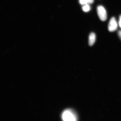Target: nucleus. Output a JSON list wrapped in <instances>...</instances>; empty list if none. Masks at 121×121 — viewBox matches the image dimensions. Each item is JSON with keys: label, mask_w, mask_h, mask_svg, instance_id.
<instances>
[{"label": "nucleus", "mask_w": 121, "mask_h": 121, "mask_svg": "<svg viewBox=\"0 0 121 121\" xmlns=\"http://www.w3.org/2000/svg\"><path fill=\"white\" fill-rule=\"evenodd\" d=\"M62 118L64 121H75L77 120L76 115L72 110L67 109L65 110L62 115Z\"/></svg>", "instance_id": "1"}, {"label": "nucleus", "mask_w": 121, "mask_h": 121, "mask_svg": "<svg viewBox=\"0 0 121 121\" xmlns=\"http://www.w3.org/2000/svg\"><path fill=\"white\" fill-rule=\"evenodd\" d=\"M97 10L98 16L100 20L103 22L106 20L107 13L105 8L102 5H99L97 7Z\"/></svg>", "instance_id": "2"}, {"label": "nucleus", "mask_w": 121, "mask_h": 121, "mask_svg": "<svg viewBox=\"0 0 121 121\" xmlns=\"http://www.w3.org/2000/svg\"><path fill=\"white\" fill-rule=\"evenodd\" d=\"M118 25L116 19L114 17L111 18L109 21L108 26V29L109 31L111 32L117 30Z\"/></svg>", "instance_id": "3"}, {"label": "nucleus", "mask_w": 121, "mask_h": 121, "mask_svg": "<svg viewBox=\"0 0 121 121\" xmlns=\"http://www.w3.org/2000/svg\"><path fill=\"white\" fill-rule=\"evenodd\" d=\"M96 36L94 33H92L90 35L89 38V44L90 46H92L96 41Z\"/></svg>", "instance_id": "4"}, {"label": "nucleus", "mask_w": 121, "mask_h": 121, "mask_svg": "<svg viewBox=\"0 0 121 121\" xmlns=\"http://www.w3.org/2000/svg\"><path fill=\"white\" fill-rule=\"evenodd\" d=\"M82 9L83 11L84 12H88L90 11V7L88 4H84L82 7Z\"/></svg>", "instance_id": "5"}, {"label": "nucleus", "mask_w": 121, "mask_h": 121, "mask_svg": "<svg viewBox=\"0 0 121 121\" xmlns=\"http://www.w3.org/2000/svg\"><path fill=\"white\" fill-rule=\"evenodd\" d=\"M79 2L80 4L83 5L88 4L87 0H79Z\"/></svg>", "instance_id": "6"}, {"label": "nucleus", "mask_w": 121, "mask_h": 121, "mask_svg": "<svg viewBox=\"0 0 121 121\" xmlns=\"http://www.w3.org/2000/svg\"><path fill=\"white\" fill-rule=\"evenodd\" d=\"M118 25L119 27L121 28V15H120V17H119Z\"/></svg>", "instance_id": "7"}, {"label": "nucleus", "mask_w": 121, "mask_h": 121, "mask_svg": "<svg viewBox=\"0 0 121 121\" xmlns=\"http://www.w3.org/2000/svg\"><path fill=\"white\" fill-rule=\"evenodd\" d=\"M88 4H93L94 0H87Z\"/></svg>", "instance_id": "8"}, {"label": "nucleus", "mask_w": 121, "mask_h": 121, "mask_svg": "<svg viewBox=\"0 0 121 121\" xmlns=\"http://www.w3.org/2000/svg\"><path fill=\"white\" fill-rule=\"evenodd\" d=\"M118 35L121 40V30L119 31L118 33Z\"/></svg>", "instance_id": "9"}]
</instances>
